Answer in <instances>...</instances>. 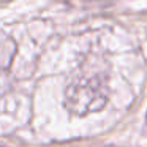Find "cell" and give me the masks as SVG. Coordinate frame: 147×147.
Listing matches in <instances>:
<instances>
[]
</instances>
